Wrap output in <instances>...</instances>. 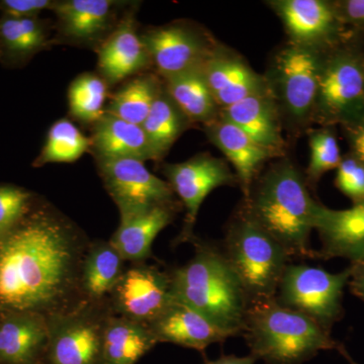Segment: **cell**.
<instances>
[{
	"label": "cell",
	"instance_id": "39",
	"mask_svg": "<svg viewBox=\"0 0 364 364\" xmlns=\"http://www.w3.org/2000/svg\"><path fill=\"white\" fill-rule=\"evenodd\" d=\"M351 274L348 287L354 296L364 301V258L351 263Z\"/></svg>",
	"mask_w": 364,
	"mask_h": 364
},
{
	"label": "cell",
	"instance_id": "21",
	"mask_svg": "<svg viewBox=\"0 0 364 364\" xmlns=\"http://www.w3.org/2000/svg\"><path fill=\"white\" fill-rule=\"evenodd\" d=\"M54 23L46 18L0 16V64L23 68L39 53L54 44Z\"/></svg>",
	"mask_w": 364,
	"mask_h": 364
},
{
	"label": "cell",
	"instance_id": "14",
	"mask_svg": "<svg viewBox=\"0 0 364 364\" xmlns=\"http://www.w3.org/2000/svg\"><path fill=\"white\" fill-rule=\"evenodd\" d=\"M129 1L56 0L54 44L75 46L97 52L116 30Z\"/></svg>",
	"mask_w": 364,
	"mask_h": 364
},
{
	"label": "cell",
	"instance_id": "7",
	"mask_svg": "<svg viewBox=\"0 0 364 364\" xmlns=\"http://www.w3.org/2000/svg\"><path fill=\"white\" fill-rule=\"evenodd\" d=\"M364 116V49L355 39L324 52L313 124L345 126Z\"/></svg>",
	"mask_w": 364,
	"mask_h": 364
},
{
	"label": "cell",
	"instance_id": "15",
	"mask_svg": "<svg viewBox=\"0 0 364 364\" xmlns=\"http://www.w3.org/2000/svg\"><path fill=\"white\" fill-rule=\"evenodd\" d=\"M173 301L170 272L140 262L126 267L107 304L114 315L148 326Z\"/></svg>",
	"mask_w": 364,
	"mask_h": 364
},
{
	"label": "cell",
	"instance_id": "12",
	"mask_svg": "<svg viewBox=\"0 0 364 364\" xmlns=\"http://www.w3.org/2000/svg\"><path fill=\"white\" fill-rule=\"evenodd\" d=\"M267 6L279 16L291 44L326 52L358 36L345 28L333 1L272 0Z\"/></svg>",
	"mask_w": 364,
	"mask_h": 364
},
{
	"label": "cell",
	"instance_id": "17",
	"mask_svg": "<svg viewBox=\"0 0 364 364\" xmlns=\"http://www.w3.org/2000/svg\"><path fill=\"white\" fill-rule=\"evenodd\" d=\"M203 77L220 109L252 95L268 92L260 75L236 52L218 44L202 66Z\"/></svg>",
	"mask_w": 364,
	"mask_h": 364
},
{
	"label": "cell",
	"instance_id": "30",
	"mask_svg": "<svg viewBox=\"0 0 364 364\" xmlns=\"http://www.w3.org/2000/svg\"><path fill=\"white\" fill-rule=\"evenodd\" d=\"M193 123L165 90L164 85L142 124L155 160L166 156L173 144Z\"/></svg>",
	"mask_w": 364,
	"mask_h": 364
},
{
	"label": "cell",
	"instance_id": "37",
	"mask_svg": "<svg viewBox=\"0 0 364 364\" xmlns=\"http://www.w3.org/2000/svg\"><path fill=\"white\" fill-rule=\"evenodd\" d=\"M335 9L347 30L359 33L364 30V0H337Z\"/></svg>",
	"mask_w": 364,
	"mask_h": 364
},
{
	"label": "cell",
	"instance_id": "27",
	"mask_svg": "<svg viewBox=\"0 0 364 364\" xmlns=\"http://www.w3.org/2000/svg\"><path fill=\"white\" fill-rule=\"evenodd\" d=\"M162 80L169 97L191 123L205 127L220 117V107L203 77L202 67Z\"/></svg>",
	"mask_w": 364,
	"mask_h": 364
},
{
	"label": "cell",
	"instance_id": "1",
	"mask_svg": "<svg viewBox=\"0 0 364 364\" xmlns=\"http://www.w3.org/2000/svg\"><path fill=\"white\" fill-rule=\"evenodd\" d=\"M90 241L70 218L36 196L21 222L0 237V316L49 318L85 303L80 277Z\"/></svg>",
	"mask_w": 364,
	"mask_h": 364
},
{
	"label": "cell",
	"instance_id": "19",
	"mask_svg": "<svg viewBox=\"0 0 364 364\" xmlns=\"http://www.w3.org/2000/svg\"><path fill=\"white\" fill-rule=\"evenodd\" d=\"M220 117L247 134L272 158L286 156L284 124L269 91L220 109Z\"/></svg>",
	"mask_w": 364,
	"mask_h": 364
},
{
	"label": "cell",
	"instance_id": "22",
	"mask_svg": "<svg viewBox=\"0 0 364 364\" xmlns=\"http://www.w3.org/2000/svg\"><path fill=\"white\" fill-rule=\"evenodd\" d=\"M158 343H172L203 351L229 338L228 333L189 306L173 301L164 312L148 325Z\"/></svg>",
	"mask_w": 364,
	"mask_h": 364
},
{
	"label": "cell",
	"instance_id": "40",
	"mask_svg": "<svg viewBox=\"0 0 364 364\" xmlns=\"http://www.w3.org/2000/svg\"><path fill=\"white\" fill-rule=\"evenodd\" d=\"M257 360L253 355L238 358L235 355L222 356L217 360L207 361L205 364H254Z\"/></svg>",
	"mask_w": 364,
	"mask_h": 364
},
{
	"label": "cell",
	"instance_id": "2",
	"mask_svg": "<svg viewBox=\"0 0 364 364\" xmlns=\"http://www.w3.org/2000/svg\"><path fill=\"white\" fill-rule=\"evenodd\" d=\"M317 205L306 177L284 157L257 176L242 207L289 257L314 258L317 252L311 248L310 236Z\"/></svg>",
	"mask_w": 364,
	"mask_h": 364
},
{
	"label": "cell",
	"instance_id": "24",
	"mask_svg": "<svg viewBox=\"0 0 364 364\" xmlns=\"http://www.w3.org/2000/svg\"><path fill=\"white\" fill-rule=\"evenodd\" d=\"M181 207L178 202L119 219L109 242L126 262H146L152 257L153 242L157 235L174 221Z\"/></svg>",
	"mask_w": 364,
	"mask_h": 364
},
{
	"label": "cell",
	"instance_id": "31",
	"mask_svg": "<svg viewBox=\"0 0 364 364\" xmlns=\"http://www.w3.org/2000/svg\"><path fill=\"white\" fill-rule=\"evenodd\" d=\"M90 136H85L70 119L63 117L55 122L48 131L44 146L33 162V167L77 161L90 152Z\"/></svg>",
	"mask_w": 364,
	"mask_h": 364
},
{
	"label": "cell",
	"instance_id": "16",
	"mask_svg": "<svg viewBox=\"0 0 364 364\" xmlns=\"http://www.w3.org/2000/svg\"><path fill=\"white\" fill-rule=\"evenodd\" d=\"M138 6L136 2H131L116 30L97 49V73L109 87L153 71L149 53L141 38L136 21Z\"/></svg>",
	"mask_w": 364,
	"mask_h": 364
},
{
	"label": "cell",
	"instance_id": "28",
	"mask_svg": "<svg viewBox=\"0 0 364 364\" xmlns=\"http://www.w3.org/2000/svg\"><path fill=\"white\" fill-rule=\"evenodd\" d=\"M158 344L149 327L112 315L105 330L107 364H136Z\"/></svg>",
	"mask_w": 364,
	"mask_h": 364
},
{
	"label": "cell",
	"instance_id": "35",
	"mask_svg": "<svg viewBox=\"0 0 364 364\" xmlns=\"http://www.w3.org/2000/svg\"><path fill=\"white\" fill-rule=\"evenodd\" d=\"M335 186L352 203L364 202V164L350 153L342 158L336 169Z\"/></svg>",
	"mask_w": 364,
	"mask_h": 364
},
{
	"label": "cell",
	"instance_id": "34",
	"mask_svg": "<svg viewBox=\"0 0 364 364\" xmlns=\"http://www.w3.org/2000/svg\"><path fill=\"white\" fill-rule=\"evenodd\" d=\"M33 191L11 183H0V237L25 217L35 200Z\"/></svg>",
	"mask_w": 364,
	"mask_h": 364
},
{
	"label": "cell",
	"instance_id": "18",
	"mask_svg": "<svg viewBox=\"0 0 364 364\" xmlns=\"http://www.w3.org/2000/svg\"><path fill=\"white\" fill-rule=\"evenodd\" d=\"M314 230L320 236L317 257L346 258L351 263L364 258V202L347 210H331L318 203Z\"/></svg>",
	"mask_w": 364,
	"mask_h": 364
},
{
	"label": "cell",
	"instance_id": "5",
	"mask_svg": "<svg viewBox=\"0 0 364 364\" xmlns=\"http://www.w3.org/2000/svg\"><path fill=\"white\" fill-rule=\"evenodd\" d=\"M223 251L250 303L275 298L291 257L243 207L229 223Z\"/></svg>",
	"mask_w": 364,
	"mask_h": 364
},
{
	"label": "cell",
	"instance_id": "32",
	"mask_svg": "<svg viewBox=\"0 0 364 364\" xmlns=\"http://www.w3.org/2000/svg\"><path fill=\"white\" fill-rule=\"evenodd\" d=\"M109 85L95 72H85L72 81L68 90L69 114L80 123H97L104 116L109 97Z\"/></svg>",
	"mask_w": 364,
	"mask_h": 364
},
{
	"label": "cell",
	"instance_id": "33",
	"mask_svg": "<svg viewBox=\"0 0 364 364\" xmlns=\"http://www.w3.org/2000/svg\"><path fill=\"white\" fill-rule=\"evenodd\" d=\"M311 157L306 169V181L315 186L321 177L338 168L342 161L338 140L334 127H321L308 131Z\"/></svg>",
	"mask_w": 364,
	"mask_h": 364
},
{
	"label": "cell",
	"instance_id": "25",
	"mask_svg": "<svg viewBox=\"0 0 364 364\" xmlns=\"http://www.w3.org/2000/svg\"><path fill=\"white\" fill-rule=\"evenodd\" d=\"M90 141L95 159L156 161L142 127L107 112L91 126Z\"/></svg>",
	"mask_w": 364,
	"mask_h": 364
},
{
	"label": "cell",
	"instance_id": "3",
	"mask_svg": "<svg viewBox=\"0 0 364 364\" xmlns=\"http://www.w3.org/2000/svg\"><path fill=\"white\" fill-rule=\"evenodd\" d=\"M195 254L170 272L174 301L195 310L230 336L242 334L250 305L223 249L193 238Z\"/></svg>",
	"mask_w": 364,
	"mask_h": 364
},
{
	"label": "cell",
	"instance_id": "20",
	"mask_svg": "<svg viewBox=\"0 0 364 364\" xmlns=\"http://www.w3.org/2000/svg\"><path fill=\"white\" fill-rule=\"evenodd\" d=\"M49 326L37 313L0 316V364H45Z\"/></svg>",
	"mask_w": 364,
	"mask_h": 364
},
{
	"label": "cell",
	"instance_id": "36",
	"mask_svg": "<svg viewBox=\"0 0 364 364\" xmlns=\"http://www.w3.org/2000/svg\"><path fill=\"white\" fill-rule=\"evenodd\" d=\"M56 0H0V13L23 18H37L52 11Z\"/></svg>",
	"mask_w": 364,
	"mask_h": 364
},
{
	"label": "cell",
	"instance_id": "8",
	"mask_svg": "<svg viewBox=\"0 0 364 364\" xmlns=\"http://www.w3.org/2000/svg\"><path fill=\"white\" fill-rule=\"evenodd\" d=\"M350 274V267L331 273L308 265H287L275 299L331 333L333 325L343 315L342 299Z\"/></svg>",
	"mask_w": 364,
	"mask_h": 364
},
{
	"label": "cell",
	"instance_id": "23",
	"mask_svg": "<svg viewBox=\"0 0 364 364\" xmlns=\"http://www.w3.org/2000/svg\"><path fill=\"white\" fill-rule=\"evenodd\" d=\"M205 132L210 142L233 165L244 198H247L261 167L272 157L247 134L221 117L205 126Z\"/></svg>",
	"mask_w": 364,
	"mask_h": 364
},
{
	"label": "cell",
	"instance_id": "9",
	"mask_svg": "<svg viewBox=\"0 0 364 364\" xmlns=\"http://www.w3.org/2000/svg\"><path fill=\"white\" fill-rule=\"evenodd\" d=\"M114 314L109 304H81L47 318L49 343L45 364H107L105 330Z\"/></svg>",
	"mask_w": 364,
	"mask_h": 364
},
{
	"label": "cell",
	"instance_id": "6",
	"mask_svg": "<svg viewBox=\"0 0 364 364\" xmlns=\"http://www.w3.org/2000/svg\"><path fill=\"white\" fill-rule=\"evenodd\" d=\"M323 55L287 42L273 55L264 75L284 128L293 134L308 132L313 124Z\"/></svg>",
	"mask_w": 364,
	"mask_h": 364
},
{
	"label": "cell",
	"instance_id": "10",
	"mask_svg": "<svg viewBox=\"0 0 364 364\" xmlns=\"http://www.w3.org/2000/svg\"><path fill=\"white\" fill-rule=\"evenodd\" d=\"M140 33L153 71L162 79L200 68L219 44L208 31L188 21L149 26Z\"/></svg>",
	"mask_w": 364,
	"mask_h": 364
},
{
	"label": "cell",
	"instance_id": "29",
	"mask_svg": "<svg viewBox=\"0 0 364 364\" xmlns=\"http://www.w3.org/2000/svg\"><path fill=\"white\" fill-rule=\"evenodd\" d=\"M162 88V78L154 71L139 74L124 81L112 93L105 112L142 126Z\"/></svg>",
	"mask_w": 364,
	"mask_h": 364
},
{
	"label": "cell",
	"instance_id": "38",
	"mask_svg": "<svg viewBox=\"0 0 364 364\" xmlns=\"http://www.w3.org/2000/svg\"><path fill=\"white\" fill-rule=\"evenodd\" d=\"M342 128L350 149L349 153L364 164V116Z\"/></svg>",
	"mask_w": 364,
	"mask_h": 364
},
{
	"label": "cell",
	"instance_id": "26",
	"mask_svg": "<svg viewBox=\"0 0 364 364\" xmlns=\"http://www.w3.org/2000/svg\"><path fill=\"white\" fill-rule=\"evenodd\" d=\"M126 263L109 240H91L81 269L80 291L85 301L107 303L126 269Z\"/></svg>",
	"mask_w": 364,
	"mask_h": 364
},
{
	"label": "cell",
	"instance_id": "11",
	"mask_svg": "<svg viewBox=\"0 0 364 364\" xmlns=\"http://www.w3.org/2000/svg\"><path fill=\"white\" fill-rule=\"evenodd\" d=\"M105 191L116 203L119 219L132 217L176 200L168 182L153 174L138 159H95Z\"/></svg>",
	"mask_w": 364,
	"mask_h": 364
},
{
	"label": "cell",
	"instance_id": "4",
	"mask_svg": "<svg viewBox=\"0 0 364 364\" xmlns=\"http://www.w3.org/2000/svg\"><path fill=\"white\" fill-rule=\"evenodd\" d=\"M242 334L251 355L267 364H301L338 346L331 333L275 298L250 303Z\"/></svg>",
	"mask_w": 364,
	"mask_h": 364
},
{
	"label": "cell",
	"instance_id": "13",
	"mask_svg": "<svg viewBox=\"0 0 364 364\" xmlns=\"http://www.w3.org/2000/svg\"><path fill=\"white\" fill-rule=\"evenodd\" d=\"M162 172L174 195L186 208L183 228L176 243L193 241V228L198 210L207 196L215 188L238 183L224 160L210 153H200L184 162L166 163Z\"/></svg>",
	"mask_w": 364,
	"mask_h": 364
}]
</instances>
